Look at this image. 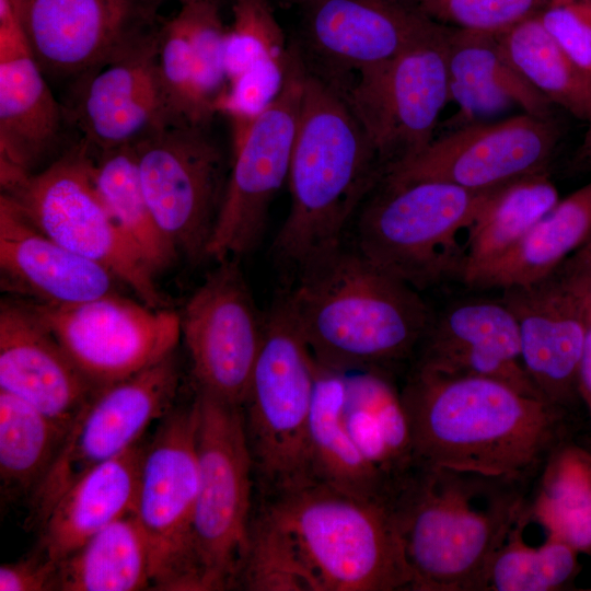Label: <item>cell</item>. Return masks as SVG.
Segmentation results:
<instances>
[{
	"instance_id": "6da1fadb",
	"label": "cell",
	"mask_w": 591,
	"mask_h": 591,
	"mask_svg": "<svg viewBox=\"0 0 591 591\" xmlns=\"http://www.w3.org/2000/svg\"><path fill=\"white\" fill-rule=\"evenodd\" d=\"M235 587L395 591L410 576L389 502L310 479L257 491Z\"/></svg>"
},
{
	"instance_id": "7a4b0ae2",
	"label": "cell",
	"mask_w": 591,
	"mask_h": 591,
	"mask_svg": "<svg viewBox=\"0 0 591 591\" xmlns=\"http://www.w3.org/2000/svg\"><path fill=\"white\" fill-rule=\"evenodd\" d=\"M416 462L533 483L573 413L482 376L410 367L399 386Z\"/></svg>"
},
{
	"instance_id": "3957f363",
	"label": "cell",
	"mask_w": 591,
	"mask_h": 591,
	"mask_svg": "<svg viewBox=\"0 0 591 591\" xmlns=\"http://www.w3.org/2000/svg\"><path fill=\"white\" fill-rule=\"evenodd\" d=\"M532 483L416 463L390 498L415 591H486Z\"/></svg>"
},
{
	"instance_id": "277c9868",
	"label": "cell",
	"mask_w": 591,
	"mask_h": 591,
	"mask_svg": "<svg viewBox=\"0 0 591 591\" xmlns=\"http://www.w3.org/2000/svg\"><path fill=\"white\" fill-rule=\"evenodd\" d=\"M300 274L285 300L318 364L391 374L412 366L433 315L418 290L344 245Z\"/></svg>"
},
{
	"instance_id": "5b68a950",
	"label": "cell",
	"mask_w": 591,
	"mask_h": 591,
	"mask_svg": "<svg viewBox=\"0 0 591 591\" xmlns=\"http://www.w3.org/2000/svg\"><path fill=\"white\" fill-rule=\"evenodd\" d=\"M382 175L343 90L308 68L287 179L290 208L275 255L302 270L344 245L347 225Z\"/></svg>"
},
{
	"instance_id": "8992f818",
	"label": "cell",
	"mask_w": 591,
	"mask_h": 591,
	"mask_svg": "<svg viewBox=\"0 0 591 591\" xmlns=\"http://www.w3.org/2000/svg\"><path fill=\"white\" fill-rule=\"evenodd\" d=\"M494 189L432 179L380 181L358 210L355 248L418 291L461 281L465 252L457 236Z\"/></svg>"
},
{
	"instance_id": "52a82bcc",
	"label": "cell",
	"mask_w": 591,
	"mask_h": 591,
	"mask_svg": "<svg viewBox=\"0 0 591 591\" xmlns=\"http://www.w3.org/2000/svg\"><path fill=\"white\" fill-rule=\"evenodd\" d=\"M318 363L285 298L264 321L242 404L257 491L313 479L309 426Z\"/></svg>"
},
{
	"instance_id": "ba28073f",
	"label": "cell",
	"mask_w": 591,
	"mask_h": 591,
	"mask_svg": "<svg viewBox=\"0 0 591 591\" xmlns=\"http://www.w3.org/2000/svg\"><path fill=\"white\" fill-rule=\"evenodd\" d=\"M198 490L193 555L199 591L235 588L254 509L242 407L196 391Z\"/></svg>"
},
{
	"instance_id": "9c48e42d",
	"label": "cell",
	"mask_w": 591,
	"mask_h": 591,
	"mask_svg": "<svg viewBox=\"0 0 591 591\" xmlns=\"http://www.w3.org/2000/svg\"><path fill=\"white\" fill-rule=\"evenodd\" d=\"M1 193L47 236L107 268L144 304L164 308L155 273L121 232L97 190L85 143L80 141L40 172L1 185Z\"/></svg>"
},
{
	"instance_id": "30bf717a",
	"label": "cell",
	"mask_w": 591,
	"mask_h": 591,
	"mask_svg": "<svg viewBox=\"0 0 591 591\" xmlns=\"http://www.w3.org/2000/svg\"><path fill=\"white\" fill-rule=\"evenodd\" d=\"M197 402L174 406L147 440L134 509L149 544L155 590L199 591L193 555L198 490Z\"/></svg>"
},
{
	"instance_id": "8fae6325",
	"label": "cell",
	"mask_w": 591,
	"mask_h": 591,
	"mask_svg": "<svg viewBox=\"0 0 591 591\" xmlns=\"http://www.w3.org/2000/svg\"><path fill=\"white\" fill-rule=\"evenodd\" d=\"M442 25L392 59L357 74L341 89L384 171L422 151L434 139L450 101L448 45Z\"/></svg>"
},
{
	"instance_id": "7c38bea8",
	"label": "cell",
	"mask_w": 591,
	"mask_h": 591,
	"mask_svg": "<svg viewBox=\"0 0 591 591\" xmlns=\"http://www.w3.org/2000/svg\"><path fill=\"white\" fill-rule=\"evenodd\" d=\"M179 371L172 352L99 389L73 419L45 477L30 498L28 523L39 526L59 497L89 470L135 445L173 407Z\"/></svg>"
},
{
	"instance_id": "4fadbf2b",
	"label": "cell",
	"mask_w": 591,
	"mask_h": 591,
	"mask_svg": "<svg viewBox=\"0 0 591 591\" xmlns=\"http://www.w3.org/2000/svg\"><path fill=\"white\" fill-rule=\"evenodd\" d=\"M134 150L142 193L160 232L190 260L206 257L228 177L222 151L207 127L169 124Z\"/></svg>"
},
{
	"instance_id": "5bb4252c",
	"label": "cell",
	"mask_w": 591,
	"mask_h": 591,
	"mask_svg": "<svg viewBox=\"0 0 591 591\" xmlns=\"http://www.w3.org/2000/svg\"><path fill=\"white\" fill-rule=\"evenodd\" d=\"M589 262L580 247L544 278L501 290L519 328L524 369L541 397L568 412L581 405Z\"/></svg>"
},
{
	"instance_id": "9a60e30c",
	"label": "cell",
	"mask_w": 591,
	"mask_h": 591,
	"mask_svg": "<svg viewBox=\"0 0 591 591\" xmlns=\"http://www.w3.org/2000/svg\"><path fill=\"white\" fill-rule=\"evenodd\" d=\"M281 94L232 149V165L206 257L216 262L241 256L259 241L269 206L288 179L302 102L306 63L290 46Z\"/></svg>"
},
{
	"instance_id": "2e32d148",
	"label": "cell",
	"mask_w": 591,
	"mask_h": 591,
	"mask_svg": "<svg viewBox=\"0 0 591 591\" xmlns=\"http://www.w3.org/2000/svg\"><path fill=\"white\" fill-rule=\"evenodd\" d=\"M24 303L97 387L159 362L182 336L176 313L116 293L72 304Z\"/></svg>"
},
{
	"instance_id": "e0dca14e",
	"label": "cell",
	"mask_w": 591,
	"mask_h": 591,
	"mask_svg": "<svg viewBox=\"0 0 591 591\" xmlns=\"http://www.w3.org/2000/svg\"><path fill=\"white\" fill-rule=\"evenodd\" d=\"M552 119L526 113L480 121L434 138L416 155L389 166L380 181L432 179L471 190H488L546 172L559 140Z\"/></svg>"
},
{
	"instance_id": "ac0fdd59",
	"label": "cell",
	"mask_w": 591,
	"mask_h": 591,
	"mask_svg": "<svg viewBox=\"0 0 591 591\" xmlns=\"http://www.w3.org/2000/svg\"><path fill=\"white\" fill-rule=\"evenodd\" d=\"M30 50L46 74L77 77L153 35L157 0H11Z\"/></svg>"
},
{
	"instance_id": "d6986e66",
	"label": "cell",
	"mask_w": 591,
	"mask_h": 591,
	"mask_svg": "<svg viewBox=\"0 0 591 591\" xmlns=\"http://www.w3.org/2000/svg\"><path fill=\"white\" fill-rule=\"evenodd\" d=\"M196 391L242 406L264 332L248 286L233 258L218 262L181 316Z\"/></svg>"
},
{
	"instance_id": "ffe728a7",
	"label": "cell",
	"mask_w": 591,
	"mask_h": 591,
	"mask_svg": "<svg viewBox=\"0 0 591 591\" xmlns=\"http://www.w3.org/2000/svg\"><path fill=\"white\" fill-rule=\"evenodd\" d=\"M301 1L305 50L322 66L318 76L337 85L346 73L387 61L440 26L401 0Z\"/></svg>"
},
{
	"instance_id": "44dd1931",
	"label": "cell",
	"mask_w": 591,
	"mask_h": 591,
	"mask_svg": "<svg viewBox=\"0 0 591 591\" xmlns=\"http://www.w3.org/2000/svg\"><path fill=\"white\" fill-rule=\"evenodd\" d=\"M158 31L78 79L68 117L91 150L134 146L172 124L157 76Z\"/></svg>"
},
{
	"instance_id": "7402d4cb",
	"label": "cell",
	"mask_w": 591,
	"mask_h": 591,
	"mask_svg": "<svg viewBox=\"0 0 591 591\" xmlns=\"http://www.w3.org/2000/svg\"><path fill=\"white\" fill-rule=\"evenodd\" d=\"M410 367L494 379L543 399L524 369L518 324L501 298L460 300L432 315Z\"/></svg>"
},
{
	"instance_id": "603a6c76",
	"label": "cell",
	"mask_w": 591,
	"mask_h": 591,
	"mask_svg": "<svg viewBox=\"0 0 591 591\" xmlns=\"http://www.w3.org/2000/svg\"><path fill=\"white\" fill-rule=\"evenodd\" d=\"M65 118L12 1L0 0V174L34 173L57 144Z\"/></svg>"
},
{
	"instance_id": "cb8c5ba5",
	"label": "cell",
	"mask_w": 591,
	"mask_h": 591,
	"mask_svg": "<svg viewBox=\"0 0 591 591\" xmlns=\"http://www.w3.org/2000/svg\"><path fill=\"white\" fill-rule=\"evenodd\" d=\"M99 389L24 302L1 303L0 390L70 428Z\"/></svg>"
},
{
	"instance_id": "d4e9b609",
	"label": "cell",
	"mask_w": 591,
	"mask_h": 591,
	"mask_svg": "<svg viewBox=\"0 0 591 591\" xmlns=\"http://www.w3.org/2000/svg\"><path fill=\"white\" fill-rule=\"evenodd\" d=\"M0 270L7 288L48 304H72L114 294L119 281L104 266L43 233L2 193Z\"/></svg>"
},
{
	"instance_id": "484cf974",
	"label": "cell",
	"mask_w": 591,
	"mask_h": 591,
	"mask_svg": "<svg viewBox=\"0 0 591 591\" xmlns=\"http://www.w3.org/2000/svg\"><path fill=\"white\" fill-rule=\"evenodd\" d=\"M450 101L459 106L452 119L459 128L486 121L513 105L548 118L553 104L515 69L497 34L450 28L448 45Z\"/></svg>"
},
{
	"instance_id": "4316f807",
	"label": "cell",
	"mask_w": 591,
	"mask_h": 591,
	"mask_svg": "<svg viewBox=\"0 0 591 591\" xmlns=\"http://www.w3.org/2000/svg\"><path fill=\"white\" fill-rule=\"evenodd\" d=\"M147 440L83 474L39 526V549L59 561L94 534L134 512Z\"/></svg>"
},
{
	"instance_id": "83f0119b",
	"label": "cell",
	"mask_w": 591,
	"mask_h": 591,
	"mask_svg": "<svg viewBox=\"0 0 591 591\" xmlns=\"http://www.w3.org/2000/svg\"><path fill=\"white\" fill-rule=\"evenodd\" d=\"M346 427L389 498L416 459L399 386L381 370L346 372Z\"/></svg>"
},
{
	"instance_id": "f1b7e54d",
	"label": "cell",
	"mask_w": 591,
	"mask_h": 591,
	"mask_svg": "<svg viewBox=\"0 0 591 591\" xmlns=\"http://www.w3.org/2000/svg\"><path fill=\"white\" fill-rule=\"evenodd\" d=\"M591 236V182L559 201L505 255L474 275L472 289H505L537 281Z\"/></svg>"
},
{
	"instance_id": "f546056e",
	"label": "cell",
	"mask_w": 591,
	"mask_h": 591,
	"mask_svg": "<svg viewBox=\"0 0 591 591\" xmlns=\"http://www.w3.org/2000/svg\"><path fill=\"white\" fill-rule=\"evenodd\" d=\"M346 372L318 364L309 426L312 476L348 494L390 501L345 422Z\"/></svg>"
},
{
	"instance_id": "4dcf8cb0",
	"label": "cell",
	"mask_w": 591,
	"mask_h": 591,
	"mask_svg": "<svg viewBox=\"0 0 591 591\" xmlns=\"http://www.w3.org/2000/svg\"><path fill=\"white\" fill-rule=\"evenodd\" d=\"M524 513L546 535L591 555V449L559 445L533 480Z\"/></svg>"
},
{
	"instance_id": "1f68e13d",
	"label": "cell",
	"mask_w": 591,
	"mask_h": 591,
	"mask_svg": "<svg viewBox=\"0 0 591 591\" xmlns=\"http://www.w3.org/2000/svg\"><path fill=\"white\" fill-rule=\"evenodd\" d=\"M559 199L547 171L495 188L466 231L461 282L511 250Z\"/></svg>"
},
{
	"instance_id": "d6a6232c",
	"label": "cell",
	"mask_w": 591,
	"mask_h": 591,
	"mask_svg": "<svg viewBox=\"0 0 591 591\" xmlns=\"http://www.w3.org/2000/svg\"><path fill=\"white\" fill-rule=\"evenodd\" d=\"M151 586L148 540L131 512L59 560L54 590L137 591Z\"/></svg>"
},
{
	"instance_id": "836d02e7",
	"label": "cell",
	"mask_w": 591,
	"mask_h": 591,
	"mask_svg": "<svg viewBox=\"0 0 591 591\" xmlns=\"http://www.w3.org/2000/svg\"><path fill=\"white\" fill-rule=\"evenodd\" d=\"M69 427L25 401L0 390V482L2 498L33 495Z\"/></svg>"
},
{
	"instance_id": "e575fe53",
	"label": "cell",
	"mask_w": 591,
	"mask_h": 591,
	"mask_svg": "<svg viewBox=\"0 0 591 591\" xmlns=\"http://www.w3.org/2000/svg\"><path fill=\"white\" fill-rule=\"evenodd\" d=\"M90 151L94 181L111 216L155 274L165 269L177 252L152 218L140 185L134 146Z\"/></svg>"
},
{
	"instance_id": "d590c367",
	"label": "cell",
	"mask_w": 591,
	"mask_h": 591,
	"mask_svg": "<svg viewBox=\"0 0 591 591\" xmlns=\"http://www.w3.org/2000/svg\"><path fill=\"white\" fill-rule=\"evenodd\" d=\"M520 74L553 105L581 120L591 115V85L547 33L538 15L497 34Z\"/></svg>"
},
{
	"instance_id": "8d00e7d4",
	"label": "cell",
	"mask_w": 591,
	"mask_h": 591,
	"mask_svg": "<svg viewBox=\"0 0 591 591\" xmlns=\"http://www.w3.org/2000/svg\"><path fill=\"white\" fill-rule=\"evenodd\" d=\"M522 533L521 513L489 566L486 591H558L568 588L580 570L579 553L548 535L541 545H528Z\"/></svg>"
},
{
	"instance_id": "74e56055",
	"label": "cell",
	"mask_w": 591,
	"mask_h": 591,
	"mask_svg": "<svg viewBox=\"0 0 591 591\" xmlns=\"http://www.w3.org/2000/svg\"><path fill=\"white\" fill-rule=\"evenodd\" d=\"M155 67L172 124L208 127L195 93L189 22L183 5L159 27Z\"/></svg>"
},
{
	"instance_id": "f35d334b",
	"label": "cell",
	"mask_w": 591,
	"mask_h": 591,
	"mask_svg": "<svg viewBox=\"0 0 591 591\" xmlns=\"http://www.w3.org/2000/svg\"><path fill=\"white\" fill-rule=\"evenodd\" d=\"M289 54L268 0H234L224 42L228 82L251 69L286 60Z\"/></svg>"
},
{
	"instance_id": "ab89813d",
	"label": "cell",
	"mask_w": 591,
	"mask_h": 591,
	"mask_svg": "<svg viewBox=\"0 0 591 591\" xmlns=\"http://www.w3.org/2000/svg\"><path fill=\"white\" fill-rule=\"evenodd\" d=\"M189 22L195 93L200 112L209 124L217 115L216 104L228 86L224 63L225 32L217 0L185 4Z\"/></svg>"
},
{
	"instance_id": "60d3db41",
	"label": "cell",
	"mask_w": 591,
	"mask_h": 591,
	"mask_svg": "<svg viewBox=\"0 0 591 591\" xmlns=\"http://www.w3.org/2000/svg\"><path fill=\"white\" fill-rule=\"evenodd\" d=\"M289 57L251 69L228 82L216 104L231 128L232 149L236 148L257 119L276 102L285 86Z\"/></svg>"
},
{
	"instance_id": "b9f144b4",
	"label": "cell",
	"mask_w": 591,
	"mask_h": 591,
	"mask_svg": "<svg viewBox=\"0 0 591 591\" xmlns=\"http://www.w3.org/2000/svg\"><path fill=\"white\" fill-rule=\"evenodd\" d=\"M553 0H410L431 20L460 30L500 34L541 13Z\"/></svg>"
},
{
	"instance_id": "7bdbcfd3",
	"label": "cell",
	"mask_w": 591,
	"mask_h": 591,
	"mask_svg": "<svg viewBox=\"0 0 591 591\" xmlns=\"http://www.w3.org/2000/svg\"><path fill=\"white\" fill-rule=\"evenodd\" d=\"M537 15L591 85V0H553Z\"/></svg>"
},
{
	"instance_id": "ee69618b",
	"label": "cell",
	"mask_w": 591,
	"mask_h": 591,
	"mask_svg": "<svg viewBox=\"0 0 591 591\" xmlns=\"http://www.w3.org/2000/svg\"><path fill=\"white\" fill-rule=\"evenodd\" d=\"M58 561L40 551L0 567V591H51L54 590Z\"/></svg>"
},
{
	"instance_id": "f6af8a7d",
	"label": "cell",
	"mask_w": 591,
	"mask_h": 591,
	"mask_svg": "<svg viewBox=\"0 0 591 591\" xmlns=\"http://www.w3.org/2000/svg\"><path fill=\"white\" fill-rule=\"evenodd\" d=\"M589 262L588 329L579 376V393L591 426V243L582 246Z\"/></svg>"
},
{
	"instance_id": "bcb514c9",
	"label": "cell",
	"mask_w": 591,
	"mask_h": 591,
	"mask_svg": "<svg viewBox=\"0 0 591 591\" xmlns=\"http://www.w3.org/2000/svg\"><path fill=\"white\" fill-rule=\"evenodd\" d=\"M588 121L589 128L577 152L575 164L579 170L591 171V115Z\"/></svg>"
},
{
	"instance_id": "7dc6e473",
	"label": "cell",
	"mask_w": 591,
	"mask_h": 591,
	"mask_svg": "<svg viewBox=\"0 0 591 591\" xmlns=\"http://www.w3.org/2000/svg\"><path fill=\"white\" fill-rule=\"evenodd\" d=\"M157 1L162 2V1H165V0H157ZM174 1H177L181 4H185V3H189V2H194V1H200V0H174Z\"/></svg>"
},
{
	"instance_id": "c3c4849f",
	"label": "cell",
	"mask_w": 591,
	"mask_h": 591,
	"mask_svg": "<svg viewBox=\"0 0 591 591\" xmlns=\"http://www.w3.org/2000/svg\"><path fill=\"white\" fill-rule=\"evenodd\" d=\"M401 1H404V2L408 3L410 0H401Z\"/></svg>"
},
{
	"instance_id": "681fc988",
	"label": "cell",
	"mask_w": 591,
	"mask_h": 591,
	"mask_svg": "<svg viewBox=\"0 0 591 591\" xmlns=\"http://www.w3.org/2000/svg\"><path fill=\"white\" fill-rule=\"evenodd\" d=\"M587 242H590V243H591V236H590V239H589Z\"/></svg>"
}]
</instances>
